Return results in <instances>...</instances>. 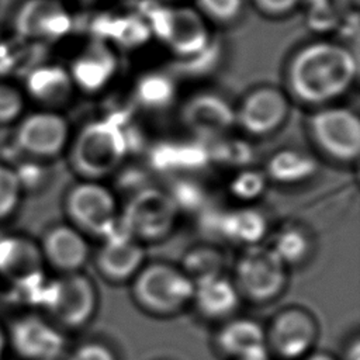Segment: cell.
I'll use <instances>...</instances> for the list:
<instances>
[{"mask_svg":"<svg viewBox=\"0 0 360 360\" xmlns=\"http://www.w3.org/2000/svg\"><path fill=\"white\" fill-rule=\"evenodd\" d=\"M22 108V94L14 86L0 83V124H7L18 118Z\"/></svg>","mask_w":360,"mask_h":360,"instance_id":"1f68e13d","label":"cell"},{"mask_svg":"<svg viewBox=\"0 0 360 360\" xmlns=\"http://www.w3.org/2000/svg\"><path fill=\"white\" fill-rule=\"evenodd\" d=\"M315 172L314 160L298 150H281L269 160V177L281 183L305 180Z\"/></svg>","mask_w":360,"mask_h":360,"instance_id":"484cf974","label":"cell"},{"mask_svg":"<svg viewBox=\"0 0 360 360\" xmlns=\"http://www.w3.org/2000/svg\"><path fill=\"white\" fill-rule=\"evenodd\" d=\"M335 1H336L339 8H343V7H349L350 8V6H353L356 8L357 3H359V0H335Z\"/></svg>","mask_w":360,"mask_h":360,"instance_id":"74e56055","label":"cell"},{"mask_svg":"<svg viewBox=\"0 0 360 360\" xmlns=\"http://www.w3.org/2000/svg\"><path fill=\"white\" fill-rule=\"evenodd\" d=\"M311 135L321 150L335 160L350 163L360 153V121L346 107L325 105L309 118Z\"/></svg>","mask_w":360,"mask_h":360,"instance_id":"9c48e42d","label":"cell"},{"mask_svg":"<svg viewBox=\"0 0 360 360\" xmlns=\"http://www.w3.org/2000/svg\"><path fill=\"white\" fill-rule=\"evenodd\" d=\"M221 231L226 239L248 246L259 245L267 232L264 217L255 208H238L221 219Z\"/></svg>","mask_w":360,"mask_h":360,"instance_id":"603a6c76","label":"cell"},{"mask_svg":"<svg viewBox=\"0 0 360 360\" xmlns=\"http://www.w3.org/2000/svg\"><path fill=\"white\" fill-rule=\"evenodd\" d=\"M128 153L122 128L110 120L87 122L70 145V162L83 180H101L117 172Z\"/></svg>","mask_w":360,"mask_h":360,"instance_id":"7a4b0ae2","label":"cell"},{"mask_svg":"<svg viewBox=\"0 0 360 360\" xmlns=\"http://www.w3.org/2000/svg\"><path fill=\"white\" fill-rule=\"evenodd\" d=\"M18 63V53L13 44L0 39V77L11 73Z\"/></svg>","mask_w":360,"mask_h":360,"instance_id":"e575fe53","label":"cell"},{"mask_svg":"<svg viewBox=\"0 0 360 360\" xmlns=\"http://www.w3.org/2000/svg\"><path fill=\"white\" fill-rule=\"evenodd\" d=\"M135 98L145 108L160 110L172 104L176 97V84L172 77L162 72L143 75L135 84Z\"/></svg>","mask_w":360,"mask_h":360,"instance_id":"d4e9b609","label":"cell"},{"mask_svg":"<svg viewBox=\"0 0 360 360\" xmlns=\"http://www.w3.org/2000/svg\"><path fill=\"white\" fill-rule=\"evenodd\" d=\"M194 283L177 266L153 262L143 264L132 278L135 302L153 315H173L193 300Z\"/></svg>","mask_w":360,"mask_h":360,"instance_id":"3957f363","label":"cell"},{"mask_svg":"<svg viewBox=\"0 0 360 360\" xmlns=\"http://www.w3.org/2000/svg\"><path fill=\"white\" fill-rule=\"evenodd\" d=\"M117 72V58L101 39L90 42L72 62L69 75L76 87L87 93L103 90Z\"/></svg>","mask_w":360,"mask_h":360,"instance_id":"ac0fdd59","label":"cell"},{"mask_svg":"<svg viewBox=\"0 0 360 360\" xmlns=\"http://www.w3.org/2000/svg\"><path fill=\"white\" fill-rule=\"evenodd\" d=\"M224 263L225 260L219 250L211 246H198L184 255L180 269L193 283H197L202 278L222 274Z\"/></svg>","mask_w":360,"mask_h":360,"instance_id":"83f0119b","label":"cell"},{"mask_svg":"<svg viewBox=\"0 0 360 360\" xmlns=\"http://www.w3.org/2000/svg\"><path fill=\"white\" fill-rule=\"evenodd\" d=\"M69 124L55 111H38L27 115L17 129V143L34 156L53 158L68 145Z\"/></svg>","mask_w":360,"mask_h":360,"instance_id":"4fadbf2b","label":"cell"},{"mask_svg":"<svg viewBox=\"0 0 360 360\" xmlns=\"http://www.w3.org/2000/svg\"><path fill=\"white\" fill-rule=\"evenodd\" d=\"M14 350L27 360H56L65 349L63 335L48 321L27 315L11 325Z\"/></svg>","mask_w":360,"mask_h":360,"instance_id":"2e32d148","label":"cell"},{"mask_svg":"<svg viewBox=\"0 0 360 360\" xmlns=\"http://www.w3.org/2000/svg\"><path fill=\"white\" fill-rule=\"evenodd\" d=\"M233 283L240 297L255 302L271 301L287 284V266L269 245L248 246L238 259Z\"/></svg>","mask_w":360,"mask_h":360,"instance_id":"52a82bcc","label":"cell"},{"mask_svg":"<svg viewBox=\"0 0 360 360\" xmlns=\"http://www.w3.org/2000/svg\"><path fill=\"white\" fill-rule=\"evenodd\" d=\"M68 360H117L112 350L104 343L89 342L72 352Z\"/></svg>","mask_w":360,"mask_h":360,"instance_id":"d6a6232c","label":"cell"},{"mask_svg":"<svg viewBox=\"0 0 360 360\" xmlns=\"http://www.w3.org/2000/svg\"><path fill=\"white\" fill-rule=\"evenodd\" d=\"M347 360H360V347H359V340H354L353 345L349 349L347 353Z\"/></svg>","mask_w":360,"mask_h":360,"instance_id":"8d00e7d4","label":"cell"},{"mask_svg":"<svg viewBox=\"0 0 360 360\" xmlns=\"http://www.w3.org/2000/svg\"><path fill=\"white\" fill-rule=\"evenodd\" d=\"M4 345H6V338H4V333L0 328V360H1V356H3V352H4Z\"/></svg>","mask_w":360,"mask_h":360,"instance_id":"f35d334b","label":"cell"},{"mask_svg":"<svg viewBox=\"0 0 360 360\" xmlns=\"http://www.w3.org/2000/svg\"><path fill=\"white\" fill-rule=\"evenodd\" d=\"M98 34L97 39L110 38L120 45L134 48L142 45L150 35V31L139 15H105L94 24Z\"/></svg>","mask_w":360,"mask_h":360,"instance_id":"cb8c5ba5","label":"cell"},{"mask_svg":"<svg viewBox=\"0 0 360 360\" xmlns=\"http://www.w3.org/2000/svg\"><path fill=\"white\" fill-rule=\"evenodd\" d=\"M142 18L150 34L184 59L200 55L211 44L208 27L197 10L158 3L146 10Z\"/></svg>","mask_w":360,"mask_h":360,"instance_id":"277c9868","label":"cell"},{"mask_svg":"<svg viewBox=\"0 0 360 360\" xmlns=\"http://www.w3.org/2000/svg\"><path fill=\"white\" fill-rule=\"evenodd\" d=\"M163 1H172V0H163Z\"/></svg>","mask_w":360,"mask_h":360,"instance_id":"ab89813d","label":"cell"},{"mask_svg":"<svg viewBox=\"0 0 360 360\" xmlns=\"http://www.w3.org/2000/svg\"><path fill=\"white\" fill-rule=\"evenodd\" d=\"M290 114L287 94L271 86L257 87L235 108L236 124L249 135L264 136L277 131Z\"/></svg>","mask_w":360,"mask_h":360,"instance_id":"8fae6325","label":"cell"},{"mask_svg":"<svg viewBox=\"0 0 360 360\" xmlns=\"http://www.w3.org/2000/svg\"><path fill=\"white\" fill-rule=\"evenodd\" d=\"M240 294L235 283L224 274L194 283L193 300L197 311L208 319H225L238 308Z\"/></svg>","mask_w":360,"mask_h":360,"instance_id":"44dd1931","label":"cell"},{"mask_svg":"<svg viewBox=\"0 0 360 360\" xmlns=\"http://www.w3.org/2000/svg\"><path fill=\"white\" fill-rule=\"evenodd\" d=\"M42 301L56 322L66 328H80L96 314L97 290L83 273H68L45 287Z\"/></svg>","mask_w":360,"mask_h":360,"instance_id":"ba28073f","label":"cell"},{"mask_svg":"<svg viewBox=\"0 0 360 360\" xmlns=\"http://www.w3.org/2000/svg\"><path fill=\"white\" fill-rule=\"evenodd\" d=\"M269 248L288 267L290 264H298L305 260L311 252V239L302 228L290 225L273 236Z\"/></svg>","mask_w":360,"mask_h":360,"instance_id":"4316f807","label":"cell"},{"mask_svg":"<svg viewBox=\"0 0 360 360\" xmlns=\"http://www.w3.org/2000/svg\"><path fill=\"white\" fill-rule=\"evenodd\" d=\"M264 187H266V176L256 170L240 172L231 183V188L235 197L245 201L260 197Z\"/></svg>","mask_w":360,"mask_h":360,"instance_id":"4dcf8cb0","label":"cell"},{"mask_svg":"<svg viewBox=\"0 0 360 360\" xmlns=\"http://www.w3.org/2000/svg\"><path fill=\"white\" fill-rule=\"evenodd\" d=\"M304 0H253L255 7L264 15L283 17L295 10Z\"/></svg>","mask_w":360,"mask_h":360,"instance_id":"836d02e7","label":"cell"},{"mask_svg":"<svg viewBox=\"0 0 360 360\" xmlns=\"http://www.w3.org/2000/svg\"><path fill=\"white\" fill-rule=\"evenodd\" d=\"M318 338L315 318L304 308L288 307L280 311L266 330L269 352L284 360H301L311 353Z\"/></svg>","mask_w":360,"mask_h":360,"instance_id":"30bf717a","label":"cell"},{"mask_svg":"<svg viewBox=\"0 0 360 360\" xmlns=\"http://www.w3.org/2000/svg\"><path fill=\"white\" fill-rule=\"evenodd\" d=\"M44 259L41 250L30 239L20 236L0 238V274L27 285L37 280Z\"/></svg>","mask_w":360,"mask_h":360,"instance_id":"ffe728a7","label":"cell"},{"mask_svg":"<svg viewBox=\"0 0 360 360\" xmlns=\"http://www.w3.org/2000/svg\"><path fill=\"white\" fill-rule=\"evenodd\" d=\"M21 181L10 167L0 166V219L10 215L20 200Z\"/></svg>","mask_w":360,"mask_h":360,"instance_id":"f1b7e54d","label":"cell"},{"mask_svg":"<svg viewBox=\"0 0 360 360\" xmlns=\"http://www.w3.org/2000/svg\"><path fill=\"white\" fill-rule=\"evenodd\" d=\"M180 117L184 127L202 139L224 138L236 125L235 108L215 93H198L190 97Z\"/></svg>","mask_w":360,"mask_h":360,"instance_id":"7c38bea8","label":"cell"},{"mask_svg":"<svg viewBox=\"0 0 360 360\" xmlns=\"http://www.w3.org/2000/svg\"><path fill=\"white\" fill-rule=\"evenodd\" d=\"M18 37L55 41L72 28V17L58 0H25L14 17Z\"/></svg>","mask_w":360,"mask_h":360,"instance_id":"5bb4252c","label":"cell"},{"mask_svg":"<svg viewBox=\"0 0 360 360\" xmlns=\"http://www.w3.org/2000/svg\"><path fill=\"white\" fill-rule=\"evenodd\" d=\"M65 211L75 228L84 235L105 238L120 228L114 193L98 180H83L66 194Z\"/></svg>","mask_w":360,"mask_h":360,"instance_id":"8992f818","label":"cell"},{"mask_svg":"<svg viewBox=\"0 0 360 360\" xmlns=\"http://www.w3.org/2000/svg\"><path fill=\"white\" fill-rule=\"evenodd\" d=\"M179 207L173 197L155 187L136 191L120 215V228L142 242L165 239L176 226Z\"/></svg>","mask_w":360,"mask_h":360,"instance_id":"5b68a950","label":"cell"},{"mask_svg":"<svg viewBox=\"0 0 360 360\" xmlns=\"http://www.w3.org/2000/svg\"><path fill=\"white\" fill-rule=\"evenodd\" d=\"M217 346L235 360H266L269 353L266 329L250 318L226 321L217 335Z\"/></svg>","mask_w":360,"mask_h":360,"instance_id":"d6986e66","label":"cell"},{"mask_svg":"<svg viewBox=\"0 0 360 360\" xmlns=\"http://www.w3.org/2000/svg\"><path fill=\"white\" fill-rule=\"evenodd\" d=\"M301 360H336L332 354L325 352H311L307 356H304Z\"/></svg>","mask_w":360,"mask_h":360,"instance_id":"d590c367","label":"cell"},{"mask_svg":"<svg viewBox=\"0 0 360 360\" xmlns=\"http://www.w3.org/2000/svg\"><path fill=\"white\" fill-rule=\"evenodd\" d=\"M200 14L218 22L236 20L243 8V0H195Z\"/></svg>","mask_w":360,"mask_h":360,"instance_id":"f546056e","label":"cell"},{"mask_svg":"<svg viewBox=\"0 0 360 360\" xmlns=\"http://www.w3.org/2000/svg\"><path fill=\"white\" fill-rule=\"evenodd\" d=\"M145 264V249L139 240L118 228L103 239L96 255L98 273L115 283L132 280Z\"/></svg>","mask_w":360,"mask_h":360,"instance_id":"9a60e30c","label":"cell"},{"mask_svg":"<svg viewBox=\"0 0 360 360\" xmlns=\"http://www.w3.org/2000/svg\"><path fill=\"white\" fill-rule=\"evenodd\" d=\"M42 259L63 274L80 271L90 256L86 235L73 225H56L42 239Z\"/></svg>","mask_w":360,"mask_h":360,"instance_id":"e0dca14e","label":"cell"},{"mask_svg":"<svg viewBox=\"0 0 360 360\" xmlns=\"http://www.w3.org/2000/svg\"><path fill=\"white\" fill-rule=\"evenodd\" d=\"M357 59L333 42H312L294 53L287 68L291 94L309 105H328L343 96L357 76Z\"/></svg>","mask_w":360,"mask_h":360,"instance_id":"6da1fadb","label":"cell"},{"mask_svg":"<svg viewBox=\"0 0 360 360\" xmlns=\"http://www.w3.org/2000/svg\"><path fill=\"white\" fill-rule=\"evenodd\" d=\"M28 94L44 105L66 103L75 89L69 70L59 65H41L34 68L25 80Z\"/></svg>","mask_w":360,"mask_h":360,"instance_id":"7402d4cb","label":"cell"}]
</instances>
